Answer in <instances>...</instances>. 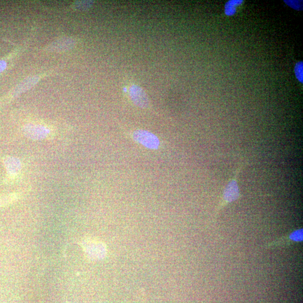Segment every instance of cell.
<instances>
[{"instance_id":"obj_5","label":"cell","mask_w":303,"mask_h":303,"mask_svg":"<svg viewBox=\"0 0 303 303\" xmlns=\"http://www.w3.org/2000/svg\"><path fill=\"white\" fill-rule=\"evenodd\" d=\"M303 240V228H299L298 230L293 231L288 235L280 238L274 241L268 243L267 248L276 247V246H282L284 245H291L296 242H301Z\"/></svg>"},{"instance_id":"obj_7","label":"cell","mask_w":303,"mask_h":303,"mask_svg":"<svg viewBox=\"0 0 303 303\" xmlns=\"http://www.w3.org/2000/svg\"><path fill=\"white\" fill-rule=\"evenodd\" d=\"M23 196V193L14 192L0 195V208L9 206L19 201Z\"/></svg>"},{"instance_id":"obj_2","label":"cell","mask_w":303,"mask_h":303,"mask_svg":"<svg viewBox=\"0 0 303 303\" xmlns=\"http://www.w3.org/2000/svg\"><path fill=\"white\" fill-rule=\"evenodd\" d=\"M3 162L6 170L5 181L7 183H14L20 177L21 164L20 160L14 157L6 156L3 158Z\"/></svg>"},{"instance_id":"obj_3","label":"cell","mask_w":303,"mask_h":303,"mask_svg":"<svg viewBox=\"0 0 303 303\" xmlns=\"http://www.w3.org/2000/svg\"><path fill=\"white\" fill-rule=\"evenodd\" d=\"M133 138L136 142L150 149L156 150L159 145V141L156 136L143 130L134 132Z\"/></svg>"},{"instance_id":"obj_6","label":"cell","mask_w":303,"mask_h":303,"mask_svg":"<svg viewBox=\"0 0 303 303\" xmlns=\"http://www.w3.org/2000/svg\"><path fill=\"white\" fill-rule=\"evenodd\" d=\"M130 96L136 105L141 108H147L149 105V100L145 91L140 86L133 85L130 88Z\"/></svg>"},{"instance_id":"obj_1","label":"cell","mask_w":303,"mask_h":303,"mask_svg":"<svg viewBox=\"0 0 303 303\" xmlns=\"http://www.w3.org/2000/svg\"><path fill=\"white\" fill-rule=\"evenodd\" d=\"M244 164L245 163H242L240 164L239 167L236 170L234 177H233L230 183H228L227 186L226 188L225 189L222 201H221L216 211L215 214V218L219 215L220 212L222 211L223 208L230 204V203L237 200L240 197L239 188L237 180L238 176H239L240 172L242 168H243Z\"/></svg>"},{"instance_id":"obj_4","label":"cell","mask_w":303,"mask_h":303,"mask_svg":"<svg viewBox=\"0 0 303 303\" xmlns=\"http://www.w3.org/2000/svg\"><path fill=\"white\" fill-rule=\"evenodd\" d=\"M85 252L94 258H102L106 254V247L102 242L97 239H88L83 242Z\"/></svg>"},{"instance_id":"obj_13","label":"cell","mask_w":303,"mask_h":303,"mask_svg":"<svg viewBox=\"0 0 303 303\" xmlns=\"http://www.w3.org/2000/svg\"><path fill=\"white\" fill-rule=\"evenodd\" d=\"M76 2V7L80 10L87 9L93 3L92 1H80Z\"/></svg>"},{"instance_id":"obj_12","label":"cell","mask_w":303,"mask_h":303,"mask_svg":"<svg viewBox=\"0 0 303 303\" xmlns=\"http://www.w3.org/2000/svg\"><path fill=\"white\" fill-rule=\"evenodd\" d=\"M288 6L297 10H303V1H284Z\"/></svg>"},{"instance_id":"obj_8","label":"cell","mask_w":303,"mask_h":303,"mask_svg":"<svg viewBox=\"0 0 303 303\" xmlns=\"http://www.w3.org/2000/svg\"><path fill=\"white\" fill-rule=\"evenodd\" d=\"M75 41L71 38H62L52 43L49 49L52 51H66L71 49L75 45Z\"/></svg>"},{"instance_id":"obj_11","label":"cell","mask_w":303,"mask_h":303,"mask_svg":"<svg viewBox=\"0 0 303 303\" xmlns=\"http://www.w3.org/2000/svg\"><path fill=\"white\" fill-rule=\"evenodd\" d=\"M297 78L301 83H303V63L300 62L296 64L294 69Z\"/></svg>"},{"instance_id":"obj_9","label":"cell","mask_w":303,"mask_h":303,"mask_svg":"<svg viewBox=\"0 0 303 303\" xmlns=\"http://www.w3.org/2000/svg\"><path fill=\"white\" fill-rule=\"evenodd\" d=\"M25 129L27 130V131H26L27 132L36 133L33 137H34L33 140L35 139V137H38V140L40 139V137L44 138L43 137L48 135L50 132V131L48 128H47L45 127L41 126V125H28Z\"/></svg>"},{"instance_id":"obj_14","label":"cell","mask_w":303,"mask_h":303,"mask_svg":"<svg viewBox=\"0 0 303 303\" xmlns=\"http://www.w3.org/2000/svg\"><path fill=\"white\" fill-rule=\"evenodd\" d=\"M6 66V63L5 62V61H0V73H1L5 70Z\"/></svg>"},{"instance_id":"obj_10","label":"cell","mask_w":303,"mask_h":303,"mask_svg":"<svg viewBox=\"0 0 303 303\" xmlns=\"http://www.w3.org/2000/svg\"><path fill=\"white\" fill-rule=\"evenodd\" d=\"M243 2L242 0H230L225 4V13L227 16H232L236 12V7Z\"/></svg>"}]
</instances>
